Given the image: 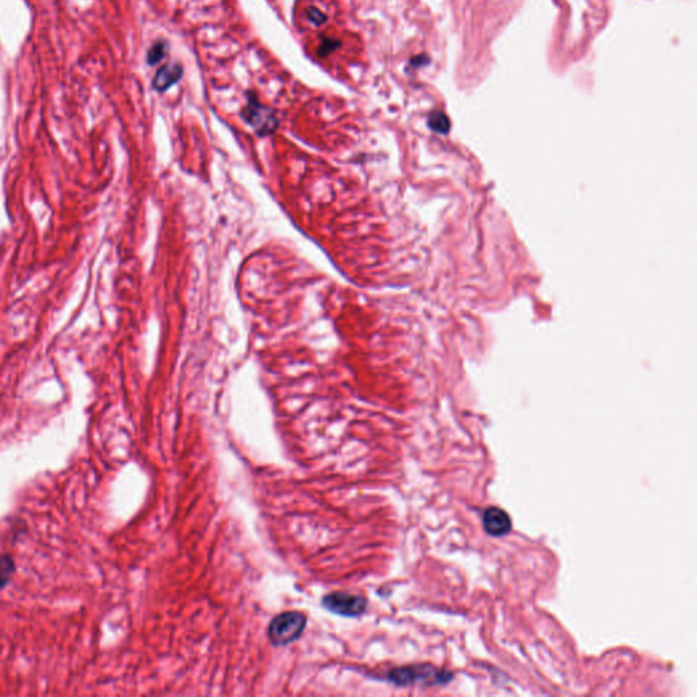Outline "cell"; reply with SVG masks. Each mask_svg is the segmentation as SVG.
<instances>
[{
    "label": "cell",
    "mask_w": 697,
    "mask_h": 697,
    "mask_svg": "<svg viewBox=\"0 0 697 697\" xmlns=\"http://www.w3.org/2000/svg\"><path fill=\"white\" fill-rule=\"evenodd\" d=\"M308 619L305 615L300 612H283L273 618L267 628V636L273 646L283 647L299 640L305 628Z\"/></svg>",
    "instance_id": "cell-1"
},
{
    "label": "cell",
    "mask_w": 697,
    "mask_h": 697,
    "mask_svg": "<svg viewBox=\"0 0 697 697\" xmlns=\"http://www.w3.org/2000/svg\"><path fill=\"white\" fill-rule=\"evenodd\" d=\"M387 681L399 685V686H406V685H413L419 682L425 684H441L447 682L451 674L447 672L438 670L429 665H419V666H407V667H398L391 670L387 674Z\"/></svg>",
    "instance_id": "cell-2"
},
{
    "label": "cell",
    "mask_w": 697,
    "mask_h": 697,
    "mask_svg": "<svg viewBox=\"0 0 697 697\" xmlns=\"http://www.w3.org/2000/svg\"><path fill=\"white\" fill-rule=\"evenodd\" d=\"M241 115L259 135L273 134L278 127L276 112L271 108L261 105L252 93H248V102L244 106Z\"/></svg>",
    "instance_id": "cell-3"
},
{
    "label": "cell",
    "mask_w": 697,
    "mask_h": 697,
    "mask_svg": "<svg viewBox=\"0 0 697 697\" xmlns=\"http://www.w3.org/2000/svg\"><path fill=\"white\" fill-rule=\"evenodd\" d=\"M321 605L326 610L342 617H359L366 610V599L349 593H330L321 598Z\"/></svg>",
    "instance_id": "cell-4"
},
{
    "label": "cell",
    "mask_w": 697,
    "mask_h": 697,
    "mask_svg": "<svg viewBox=\"0 0 697 697\" xmlns=\"http://www.w3.org/2000/svg\"><path fill=\"white\" fill-rule=\"evenodd\" d=\"M483 529L492 537L507 536L512 529V522L508 514L498 507H491L483 514Z\"/></svg>",
    "instance_id": "cell-5"
},
{
    "label": "cell",
    "mask_w": 697,
    "mask_h": 697,
    "mask_svg": "<svg viewBox=\"0 0 697 697\" xmlns=\"http://www.w3.org/2000/svg\"><path fill=\"white\" fill-rule=\"evenodd\" d=\"M183 75V66L179 63H172L161 67L160 70L156 73V77L153 80V86L157 92H166L171 86H173L176 82H179Z\"/></svg>",
    "instance_id": "cell-6"
},
{
    "label": "cell",
    "mask_w": 697,
    "mask_h": 697,
    "mask_svg": "<svg viewBox=\"0 0 697 697\" xmlns=\"http://www.w3.org/2000/svg\"><path fill=\"white\" fill-rule=\"evenodd\" d=\"M429 127L438 134H447L450 131V119L440 111H433L428 119Z\"/></svg>",
    "instance_id": "cell-7"
},
{
    "label": "cell",
    "mask_w": 697,
    "mask_h": 697,
    "mask_svg": "<svg viewBox=\"0 0 697 697\" xmlns=\"http://www.w3.org/2000/svg\"><path fill=\"white\" fill-rule=\"evenodd\" d=\"M166 42L165 41H157L147 52V63L150 66H156L159 64L161 60L165 58V54H166Z\"/></svg>",
    "instance_id": "cell-8"
},
{
    "label": "cell",
    "mask_w": 697,
    "mask_h": 697,
    "mask_svg": "<svg viewBox=\"0 0 697 697\" xmlns=\"http://www.w3.org/2000/svg\"><path fill=\"white\" fill-rule=\"evenodd\" d=\"M14 564L10 557H0V587L8 583L10 576L13 575Z\"/></svg>",
    "instance_id": "cell-9"
},
{
    "label": "cell",
    "mask_w": 697,
    "mask_h": 697,
    "mask_svg": "<svg viewBox=\"0 0 697 697\" xmlns=\"http://www.w3.org/2000/svg\"><path fill=\"white\" fill-rule=\"evenodd\" d=\"M338 48H340V41L333 40V39H323L319 48H318V55H319L320 58H326L331 52L337 51Z\"/></svg>",
    "instance_id": "cell-10"
},
{
    "label": "cell",
    "mask_w": 697,
    "mask_h": 697,
    "mask_svg": "<svg viewBox=\"0 0 697 697\" xmlns=\"http://www.w3.org/2000/svg\"><path fill=\"white\" fill-rule=\"evenodd\" d=\"M307 17L315 26H321L327 20V16L323 14L316 7H309L307 10Z\"/></svg>",
    "instance_id": "cell-11"
},
{
    "label": "cell",
    "mask_w": 697,
    "mask_h": 697,
    "mask_svg": "<svg viewBox=\"0 0 697 697\" xmlns=\"http://www.w3.org/2000/svg\"><path fill=\"white\" fill-rule=\"evenodd\" d=\"M425 61H428V59H426L425 56H419V58H416V59H412L410 63H412V64H414V66H416V64H421V66H424V63H425Z\"/></svg>",
    "instance_id": "cell-12"
}]
</instances>
